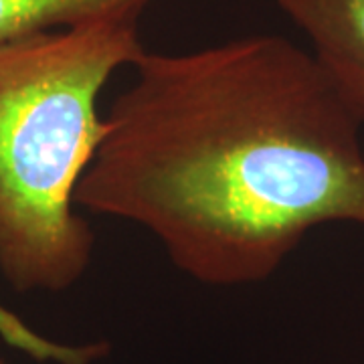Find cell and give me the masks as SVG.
I'll use <instances>...</instances> for the list:
<instances>
[{"instance_id": "cell-1", "label": "cell", "mask_w": 364, "mask_h": 364, "mask_svg": "<svg viewBox=\"0 0 364 364\" xmlns=\"http://www.w3.org/2000/svg\"><path fill=\"white\" fill-rule=\"evenodd\" d=\"M132 69L77 207L140 227L213 287L272 277L320 225L364 227L360 122L312 53L249 35Z\"/></svg>"}, {"instance_id": "cell-2", "label": "cell", "mask_w": 364, "mask_h": 364, "mask_svg": "<svg viewBox=\"0 0 364 364\" xmlns=\"http://www.w3.org/2000/svg\"><path fill=\"white\" fill-rule=\"evenodd\" d=\"M140 16L0 43V273L16 291H65L90 269L75 196L104 140L100 95L146 51Z\"/></svg>"}, {"instance_id": "cell-3", "label": "cell", "mask_w": 364, "mask_h": 364, "mask_svg": "<svg viewBox=\"0 0 364 364\" xmlns=\"http://www.w3.org/2000/svg\"><path fill=\"white\" fill-rule=\"evenodd\" d=\"M310 41V53L364 124V0H273Z\"/></svg>"}, {"instance_id": "cell-4", "label": "cell", "mask_w": 364, "mask_h": 364, "mask_svg": "<svg viewBox=\"0 0 364 364\" xmlns=\"http://www.w3.org/2000/svg\"><path fill=\"white\" fill-rule=\"evenodd\" d=\"M150 0H0V43L81 25L119 13H144Z\"/></svg>"}, {"instance_id": "cell-5", "label": "cell", "mask_w": 364, "mask_h": 364, "mask_svg": "<svg viewBox=\"0 0 364 364\" xmlns=\"http://www.w3.org/2000/svg\"><path fill=\"white\" fill-rule=\"evenodd\" d=\"M0 340L37 363L95 364L107 356V342L65 344L47 338L0 301Z\"/></svg>"}, {"instance_id": "cell-6", "label": "cell", "mask_w": 364, "mask_h": 364, "mask_svg": "<svg viewBox=\"0 0 364 364\" xmlns=\"http://www.w3.org/2000/svg\"><path fill=\"white\" fill-rule=\"evenodd\" d=\"M0 364H6V363H2V360H0Z\"/></svg>"}]
</instances>
